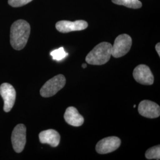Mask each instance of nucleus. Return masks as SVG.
<instances>
[{"label":"nucleus","instance_id":"6","mask_svg":"<svg viewBox=\"0 0 160 160\" xmlns=\"http://www.w3.org/2000/svg\"><path fill=\"white\" fill-rule=\"evenodd\" d=\"M0 95L4 100V110L9 112L12 110L16 100V92L9 83H3L0 86Z\"/></svg>","mask_w":160,"mask_h":160},{"label":"nucleus","instance_id":"9","mask_svg":"<svg viewBox=\"0 0 160 160\" xmlns=\"http://www.w3.org/2000/svg\"><path fill=\"white\" fill-rule=\"evenodd\" d=\"M88 23L84 20H77L70 22L68 20H61L56 23L55 27L58 32L67 33L74 31H81L88 28Z\"/></svg>","mask_w":160,"mask_h":160},{"label":"nucleus","instance_id":"14","mask_svg":"<svg viewBox=\"0 0 160 160\" xmlns=\"http://www.w3.org/2000/svg\"><path fill=\"white\" fill-rule=\"evenodd\" d=\"M145 157L148 160H160V145L148 149L145 152Z\"/></svg>","mask_w":160,"mask_h":160},{"label":"nucleus","instance_id":"10","mask_svg":"<svg viewBox=\"0 0 160 160\" xmlns=\"http://www.w3.org/2000/svg\"><path fill=\"white\" fill-rule=\"evenodd\" d=\"M138 112L145 118H157L160 116V106L150 100H143L139 104Z\"/></svg>","mask_w":160,"mask_h":160},{"label":"nucleus","instance_id":"18","mask_svg":"<svg viewBox=\"0 0 160 160\" xmlns=\"http://www.w3.org/2000/svg\"><path fill=\"white\" fill-rule=\"evenodd\" d=\"M87 65L86 63H83V64L82 65V67L83 68H87Z\"/></svg>","mask_w":160,"mask_h":160},{"label":"nucleus","instance_id":"1","mask_svg":"<svg viewBox=\"0 0 160 160\" xmlns=\"http://www.w3.org/2000/svg\"><path fill=\"white\" fill-rule=\"evenodd\" d=\"M30 33V26L24 20H18L12 24L10 30V43L17 51L26 46Z\"/></svg>","mask_w":160,"mask_h":160},{"label":"nucleus","instance_id":"2","mask_svg":"<svg viewBox=\"0 0 160 160\" xmlns=\"http://www.w3.org/2000/svg\"><path fill=\"white\" fill-rule=\"evenodd\" d=\"M112 45L109 42H102L95 46L86 58L87 63L102 65L107 63L112 56Z\"/></svg>","mask_w":160,"mask_h":160},{"label":"nucleus","instance_id":"4","mask_svg":"<svg viewBox=\"0 0 160 160\" xmlns=\"http://www.w3.org/2000/svg\"><path fill=\"white\" fill-rule=\"evenodd\" d=\"M132 40L131 37L127 34H120L114 40L112 48V55L114 58L122 57L131 49Z\"/></svg>","mask_w":160,"mask_h":160},{"label":"nucleus","instance_id":"5","mask_svg":"<svg viewBox=\"0 0 160 160\" xmlns=\"http://www.w3.org/2000/svg\"><path fill=\"white\" fill-rule=\"evenodd\" d=\"M12 142L13 149L17 153L23 151L26 143V128L23 124H18L14 128Z\"/></svg>","mask_w":160,"mask_h":160},{"label":"nucleus","instance_id":"11","mask_svg":"<svg viewBox=\"0 0 160 160\" xmlns=\"http://www.w3.org/2000/svg\"><path fill=\"white\" fill-rule=\"evenodd\" d=\"M39 138L41 143L49 144L52 147L58 146L61 140L59 133L54 129H48L41 132L39 135Z\"/></svg>","mask_w":160,"mask_h":160},{"label":"nucleus","instance_id":"8","mask_svg":"<svg viewBox=\"0 0 160 160\" xmlns=\"http://www.w3.org/2000/svg\"><path fill=\"white\" fill-rule=\"evenodd\" d=\"M121 144L120 138L116 137H109L100 140L96 146V150L100 154H106L112 152L119 148Z\"/></svg>","mask_w":160,"mask_h":160},{"label":"nucleus","instance_id":"13","mask_svg":"<svg viewBox=\"0 0 160 160\" xmlns=\"http://www.w3.org/2000/svg\"><path fill=\"white\" fill-rule=\"evenodd\" d=\"M112 1L115 4L125 6L133 9L140 8L142 6V2L139 0H112Z\"/></svg>","mask_w":160,"mask_h":160},{"label":"nucleus","instance_id":"12","mask_svg":"<svg viewBox=\"0 0 160 160\" xmlns=\"http://www.w3.org/2000/svg\"><path fill=\"white\" fill-rule=\"evenodd\" d=\"M64 119L69 125L76 127L81 126L84 122V118L74 107H69L66 109Z\"/></svg>","mask_w":160,"mask_h":160},{"label":"nucleus","instance_id":"7","mask_svg":"<svg viewBox=\"0 0 160 160\" xmlns=\"http://www.w3.org/2000/svg\"><path fill=\"white\" fill-rule=\"evenodd\" d=\"M134 79L139 84L150 86L153 84L154 78L151 71L146 65H139L133 71Z\"/></svg>","mask_w":160,"mask_h":160},{"label":"nucleus","instance_id":"15","mask_svg":"<svg viewBox=\"0 0 160 160\" xmlns=\"http://www.w3.org/2000/svg\"><path fill=\"white\" fill-rule=\"evenodd\" d=\"M51 55L53 59L58 61H61L66 57L68 56V53L65 51L63 47H61L59 49H55L51 52Z\"/></svg>","mask_w":160,"mask_h":160},{"label":"nucleus","instance_id":"17","mask_svg":"<svg viewBox=\"0 0 160 160\" xmlns=\"http://www.w3.org/2000/svg\"><path fill=\"white\" fill-rule=\"evenodd\" d=\"M160 43H158L156 45V46H155V49H156V51H157V53L158 54V56H159V57L160 56Z\"/></svg>","mask_w":160,"mask_h":160},{"label":"nucleus","instance_id":"3","mask_svg":"<svg viewBox=\"0 0 160 160\" xmlns=\"http://www.w3.org/2000/svg\"><path fill=\"white\" fill-rule=\"evenodd\" d=\"M66 84L65 76L59 74L48 80L42 86L40 90V95L43 97H50L55 95Z\"/></svg>","mask_w":160,"mask_h":160},{"label":"nucleus","instance_id":"16","mask_svg":"<svg viewBox=\"0 0 160 160\" xmlns=\"http://www.w3.org/2000/svg\"><path fill=\"white\" fill-rule=\"evenodd\" d=\"M33 0H8V2L10 6L13 7H20L28 4Z\"/></svg>","mask_w":160,"mask_h":160}]
</instances>
